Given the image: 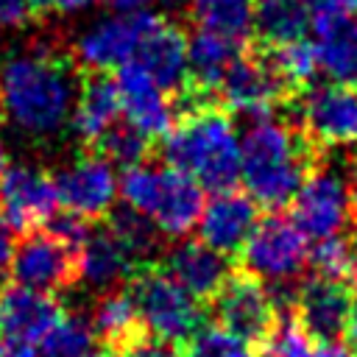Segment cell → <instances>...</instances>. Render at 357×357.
Listing matches in <instances>:
<instances>
[{"instance_id":"13","label":"cell","mask_w":357,"mask_h":357,"mask_svg":"<svg viewBox=\"0 0 357 357\" xmlns=\"http://www.w3.org/2000/svg\"><path fill=\"white\" fill-rule=\"evenodd\" d=\"M59 209L56 181L47 170L31 162L6 165L0 173V212L17 229L45 226V220Z\"/></svg>"},{"instance_id":"15","label":"cell","mask_w":357,"mask_h":357,"mask_svg":"<svg viewBox=\"0 0 357 357\" xmlns=\"http://www.w3.org/2000/svg\"><path fill=\"white\" fill-rule=\"evenodd\" d=\"M151 14L137 11V14H112L106 20L92 22L84 28L75 39V61L86 70H117L120 64L134 59L139 33L145 31Z\"/></svg>"},{"instance_id":"31","label":"cell","mask_w":357,"mask_h":357,"mask_svg":"<svg viewBox=\"0 0 357 357\" xmlns=\"http://www.w3.org/2000/svg\"><path fill=\"white\" fill-rule=\"evenodd\" d=\"M310 265L324 279L346 282L349 276L357 273V248H354V243H346L340 234L315 240V248L310 251Z\"/></svg>"},{"instance_id":"41","label":"cell","mask_w":357,"mask_h":357,"mask_svg":"<svg viewBox=\"0 0 357 357\" xmlns=\"http://www.w3.org/2000/svg\"><path fill=\"white\" fill-rule=\"evenodd\" d=\"M304 6L310 8L312 17H324V14H332V11H340V0H304Z\"/></svg>"},{"instance_id":"32","label":"cell","mask_w":357,"mask_h":357,"mask_svg":"<svg viewBox=\"0 0 357 357\" xmlns=\"http://www.w3.org/2000/svg\"><path fill=\"white\" fill-rule=\"evenodd\" d=\"M265 351L268 357H312L315 346L301 324L284 321V324H273V329L268 332Z\"/></svg>"},{"instance_id":"36","label":"cell","mask_w":357,"mask_h":357,"mask_svg":"<svg viewBox=\"0 0 357 357\" xmlns=\"http://www.w3.org/2000/svg\"><path fill=\"white\" fill-rule=\"evenodd\" d=\"M31 17V0H0V28H22Z\"/></svg>"},{"instance_id":"22","label":"cell","mask_w":357,"mask_h":357,"mask_svg":"<svg viewBox=\"0 0 357 357\" xmlns=\"http://www.w3.org/2000/svg\"><path fill=\"white\" fill-rule=\"evenodd\" d=\"M318 70L337 84H357V17L346 8L312 17Z\"/></svg>"},{"instance_id":"37","label":"cell","mask_w":357,"mask_h":357,"mask_svg":"<svg viewBox=\"0 0 357 357\" xmlns=\"http://www.w3.org/2000/svg\"><path fill=\"white\" fill-rule=\"evenodd\" d=\"M312 357H357V351L349 343H340L337 337H332V340H321L315 346V354Z\"/></svg>"},{"instance_id":"14","label":"cell","mask_w":357,"mask_h":357,"mask_svg":"<svg viewBox=\"0 0 357 357\" xmlns=\"http://www.w3.org/2000/svg\"><path fill=\"white\" fill-rule=\"evenodd\" d=\"M215 89L229 112L259 117L268 114L290 86L276 75L268 56H237Z\"/></svg>"},{"instance_id":"26","label":"cell","mask_w":357,"mask_h":357,"mask_svg":"<svg viewBox=\"0 0 357 357\" xmlns=\"http://www.w3.org/2000/svg\"><path fill=\"white\" fill-rule=\"evenodd\" d=\"M92 326H95V335L106 340L109 349L120 346L128 335H134L139 329V318H137V307H134V298L128 290H123L120 284L117 287H109L100 293V298L95 301V310H92Z\"/></svg>"},{"instance_id":"1","label":"cell","mask_w":357,"mask_h":357,"mask_svg":"<svg viewBox=\"0 0 357 357\" xmlns=\"http://www.w3.org/2000/svg\"><path fill=\"white\" fill-rule=\"evenodd\" d=\"M78 70L53 45H31L0 61V114L31 139H53L70 126Z\"/></svg>"},{"instance_id":"6","label":"cell","mask_w":357,"mask_h":357,"mask_svg":"<svg viewBox=\"0 0 357 357\" xmlns=\"http://www.w3.org/2000/svg\"><path fill=\"white\" fill-rule=\"evenodd\" d=\"M240 259L245 273L265 284L298 282L310 262V237L293 218L271 215L257 220L240 248Z\"/></svg>"},{"instance_id":"23","label":"cell","mask_w":357,"mask_h":357,"mask_svg":"<svg viewBox=\"0 0 357 357\" xmlns=\"http://www.w3.org/2000/svg\"><path fill=\"white\" fill-rule=\"evenodd\" d=\"M167 273L198 301L215 298L223 282L231 276L226 254L215 251L204 240H181L167 251Z\"/></svg>"},{"instance_id":"35","label":"cell","mask_w":357,"mask_h":357,"mask_svg":"<svg viewBox=\"0 0 357 357\" xmlns=\"http://www.w3.org/2000/svg\"><path fill=\"white\" fill-rule=\"evenodd\" d=\"M14 254H17V226L0 212V284L11 273Z\"/></svg>"},{"instance_id":"11","label":"cell","mask_w":357,"mask_h":357,"mask_svg":"<svg viewBox=\"0 0 357 357\" xmlns=\"http://www.w3.org/2000/svg\"><path fill=\"white\" fill-rule=\"evenodd\" d=\"M78 245L67 243L47 226L39 231H28L25 240L17 243L11 276L17 284L42 293L67 290L73 282H78Z\"/></svg>"},{"instance_id":"7","label":"cell","mask_w":357,"mask_h":357,"mask_svg":"<svg viewBox=\"0 0 357 357\" xmlns=\"http://www.w3.org/2000/svg\"><path fill=\"white\" fill-rule=\"evenodd\" d=\"M354 212L349 167L337 162L310 170L293 195V220L310 240H326L346 231Z\"/></svg>"},{"instance_id":"19","label":"cell","mask_w":357,"mask_h":357,"mask_svg":"<svg viewBox=\"0 0 357 357\" xmlns=\"http://www.w3.org/2000/svg\"><path fill=\"white\" fill-rule=\"evenodd\" d=\"M142 262L123 243V237L106 223L100 229H89L78 254V279L95 290L117 287L123 279H131Z\"/></svg>"},{"instance_id":"20","label":"cell","mask_w":357,"mask_h":357,"mask_svg":"<svg viewBox=\"0 0 357 357\" xmlns=\"http://www.w3.org/2000/svg\"><path fill=\"white\" fill-rule=\"evenodd\" d=\"M123 106H120V92L117 81L109 78L103 70H89L81 75L73 114H70V128L84 145H95L112 126L120 123Z\"/></svg>"},{"instance_id":"34","label":"cell","mask_w":357,"mask_h":357,"mask_svg":"<svg viewBox=\"0 0 357 357\" xmlns=\"http://www.w3.org/2000/svg\"><path fill=\"white\" fill-rule=\"evenodd\" d=\"M178 346L181 343H176L170 337H162L148 329H137L120 346H114V351H117V357H181Z\"/></svg>"},{"instance_id":"40","label":"cell","mask_w":357,"mask_h":357,"mask_svg":"<svg viewBox=\"0 0 357 357\" xmlns=\"http://www.w3.org/2000/svg\"><path fill=\"white\" fill-rule=\"evenodd\" d=\"M343 335H346V343L357 351V298H354V301H351V307H349V318H346Z\"/></svg>"},{"instance_id":"48","label":"cell","mask_w":357,"mask_h":357,"mask_svg":"<svg viewBox=\"0 0 357 357\" xmlns=\"http://www.w3.org/2000/svg\"><path fill=\"white\" fill-rule=\"evenodd\" d=\"M243 357H251V354H248V351H245V354H243Z\"/></svg>"},{"instance_id":"45","label":"cell","mask_w":357,"mask_h":357,"mask_svg":"<svg viewBox=\"0 0 357 357\" xmlns=\"http://www.w3.org/2000/svg\"><path fill=\"white\" fill-rule=\"evenodd\" d=\"M340 6H343L346 11H357V0H340Z\"/></svg>"},{"instance_id":"17","label":"cell","mask_w":357,"mask_h":357,"mask_svg":"<svg viewBox=\"0 0 357 357\" xmlns=\"http://www.w3.org/2000/svg\"><path fill=\"white\" fill-rule=\"evenodd\" d=\"M117 92L123 117L148 139L165 137L167 128L176 123L173 100L165 86H159L137 61H126L117 67Z\"/></svg>"},{"instance_id":"27","label":"cell","mask_w":357,"mask_h":357,"mask_svg":"<svg viewBox=\"0 0 357 357\" xmlns=\"http://www.w3.org/2000/svg\"><path fill=\"white\" fill-rule=\"evenodd\" d=\"M95 326L81 312H64L39 343V357H84L95 349Z\"/></svg>"},{"instance_id":"28","label":"cell","mask_w":357,"mask_h":357,"mask_svg":"<svg viewBox=\"0 0 357 357\" xmlns=\"http://www.w3.org/2000/svg\"><path fill=\"white\" fill-rule=\"evenodd\" d=\"M268 61H271V67L276 70V75L290 89L307 86L312 81V75L318 73L315 47L310 42H304V39H296V42H287V45H279V47H271Z\"/></svg>"},{"instance_id":"46","label":"cell","mask_w":357,"mask_h":357,"mask_svg":"<svg viewBox=\"0 0 357 357\" xmlns=\"http://www.w3.org/2000/svg\"><path fill=\"white\" fill-rule=\"evenodd\" d=\"M84 357H114V354H109V351H95V349H92V351L84 354Z\"/></svg>"},{"instance_id":"4","label":"cell","mask_w":357,"mask_h":357,"mask_svg":"<svg viewBox=\"0 0 357 357\" xmlns=\"http://www.w3.org/2000/svg\"><path fill=\"white\" fill-rule=\"evenodd\" d=\"M120 198L142 212L162 237H187L204 209V187L176 165H131L120 176Z\"/></svg>"},{"instance_id":"38","label":"cell","mask_w":357,"mask_h":357,"mask_svg":"<svg viewBox=\"0 0 357 357\" xmlns=\"http://www.w3.org/2000/svg\"><path fill=\"white\" fill-rule=\"evenodd\" d=\"M98 0H56L53 3V14L59 17H73V14H84L95 6Z\"/></svg>"},{"instance_id":"21","label":"cell","mask_w":357,"mask_h":357,"mask_svg":"<svg viewBox=\"0 0 357 357\" xmlns=\"http://www.w3.org/2000/svg\"><path fill=\"white\" fill-rule=\"evenodd\" d=\"M351 301L354 298H351L346 282L315 276L312 282L298 284V296H296L293 310H298V324L304 326V332L310 337L332 340V337L343 335Z\"/></svg>"},{"instance_id":"5","label":"cell","mask_w":357,"mask_h":357,"mask_svg":"<svg viewBox=\"0 0 357 357\" xmlns=\"http://www.w3.org/2000/svg\"><path fill=\"white\" fill-rule=\"evenodd\" d=\"M128 293L137 307V318L148 332L190 343L201 326L198 298L190 296L167 271L139 268L131 276Z\"/></svg>"},{"instance_id":"12","label":"cell","mask_w":357,"mask_h":357,"mask_svg":"<svg viewBox=\"0 0 357 357\" xmlns=\"http://www.w3.org/2000/svg\"><path fill=\"white\" fill-rule=\"evenodd\" d=\"M218 324L243 343H259L273 329L276 307L268 287L254 276H229L215 293Z\"/></svg>"},{"instance_id":"42","label":"cell","mask_w":357,"mask_h":357,"mask_svg":"<svg viewBox=\"0 0 357 357\" xmlns=\"http://www.w3.org/2000/svg\"><path fill=\"white\" fill-rule=\"evenodd\" d=\"M53 3L56 0H31L33 14H53Z\"/></svg>"},{"instance_id":"2","label":"cell","mask_w":357,"mask_h":357,"mask_svg":"<svg viewBox=\"0 0 357 357\" xmlns=\"http://www.w3.org/2000/svg\"><path fill=\"white\" fill-rule=\"evenodd\" d=\"M310 165V139L279 117L259 114L240 137V178L259 206L279 209L290 204Z\"/></svg>"},{"instance_id":"47","label":"cell","mask_w":357,"mask_h":357,"mask_svg":"<svg viewBox=\"0 0 357 357\" xmlns=\"http://www.w3.org/2000/svg\"><path fill=\"white\" fill-rule=\"evenodd\" d=\"M354 248H357V226H354Z\"/></svg>"},{"instance_id":"44","label":"cell","mask_w":357,"mask_h":357,"mask_svg":"<svg viewBox=\"0 0 357 357\" xmlns=\"http://www.w3.org/2000/svg\"><path fill=\"white\" fill-rule=\"evenodd\" d=\"M6 167V142H3V134H0V173Z\"/></svg>"},{"instance_id":"16","label":"cell","mask_w":357,"mask_h":357,"mask_svg":"<svg viewBox=\"0 0 357 357\" xmlns=\"http://www.w3.org/2000/svg\"><path fill=\"white\" fill-rule=\"evenodd\" d=\"M187 39L190 36L176 22L151 14L145 31L139 33L131 61H137L167 92H181L190 84Z\"/></svg>"},{"instance_id":"8","label":"cell","mask_w":357,"mask_h":357,"mask_svg":"<svg viewBox=\"0 0 357 357\" xmlns=\"http://www.w3.org/2000/svg\"><path fill=\"white\" fill-rule=\"evenodd\" d=\"M53 181L59 192V206L86 220L109 215L120 195V178L114 173V165L98 148L67 159L53 173Z\"/></svg>"},{"instance_id":"9","label":"cell","mask_w":357,"mask_h":357,"mask_svg":"<svg viewBox=\"0 0 357 357\" xmlns=\"http://www.w3.org/2000/svg\"><path fill=\"white\" fill-rule=\"evenodd\" d=\"M59 315L50 293L0 284V357H39V343Z\"/></svg>"},{"instance_id":"43","label":"cell","mask_w":357,"mask_h":357,"mask_svg":"<svg viewBox=\"0 0 357 357\" xmlns=\"http://www.w3.org/2000/svg\"><path fill=\"white\" fill-rule=\"evenodd\" d=\"M349 181H351V195H354V204H357V156L349 165Z\"/></svg>"},{"instance_id":"24","label":"cell","mask_w":357,"mask_h":357,"mask_svg":"<svg viewBox=\"0 0 357 357\" xmlns=\"http://www.w3.org/2000/svg\"><path fill=\"white\" fill-rule=\"evenodd\" d=\"M237 56H240V39L198 25V31L187 39L190 84L212 92Z\"/></svg>"},{"instance_id":"30","label":"cell","mask_w":357,"mask_h":357,"mask_svg":"<svg viewBox=\"0 0 357 357\" xmlns=\"http://www.w3.org/2000/svg\"><path fill=\"white\" fill-rule=\"evenodd\" d=\"M148 137L145 134H139L134 126H128V123H117V126H112L92 148H98L114 167H131V165H139V162H145V156H148Z\"/></svg>"},{"instance_id":"33","label":"cell","mask_w":357,"mask_h":357,"mask_svg":"<svg viewBox=\"0 0 357 357\" xmlns=\"http://www.w3.org/2000/svg\"><path fill=\"white\" fill-rule=\"evenodd\" d=\"M245 351L248 349H245L243 340L229 335L223 326H215V329L195 332V337L190 340L187 354H181V357H243Z\"/></svg>"},{"instance_id":"3","label":"cell","mask_w":357,"mask_h":357,"mask_svg":"<svg viewBox=\"0 0 357 357\" xmlns=\"http://www.w3.org/2000/svg\"><path fill=\"white\" fill-rule=\"evenodd\" d=\"M162 156L212 192L231 190L240 178V134L212 100L181 109L162 139Z\"/></svg>"},{"instance_id":"29","label":"cell","mask_w":357,"mask_h":357,"mask_svg":"<svg viewBox=\"0 0 357 357\" xmlns=\"http://www.w3.org/2000/svg\"><path fill=\"white\" fill-rule=\"evenodd\" d=\"M106 223L123 237V243L137 254V259H139L142 265L156 254L162 231H159L142 212H137V209H131V206L123 204V209H112V212H109V220H106Z\"/></svg>"},{"instance_id":"25","label":"cell","mask_w":357,"mask_h":357,"mask_svg":"<svg viewBox=\"0 0 357 357\" xmlns=\"http://www.w3.org/2000/svg\"><path fill=\"white\" fill-rule=\"evenodd\" d=\"M310 25L312 20L304 0H251V31L268 47L304 39Z\"/></svg>"},{"instance_id":"39","label":"cell","mask_w":357,"mask_h":357,"mask_svg":"<svg viewBox=\"0 0 357 357\" xmlns=\"http://www.w3.org/2000/svg\"><path fill=\"white\" fill-rule=\"evenodd\" d=\"M156 0H106V6L117 14H137V11H148Z\"/></svg>"},{"instance_id":"18","label":"cell","mask_w":357,"mask_h":357,"mask_svg":"<svg viewBox=\"0 0 357 357\" xmlns=\"http://www.w3.org/2000/svg\"><path fill=\"white\" fill-rule=\"evenodd\" d=\"M257 220H259L257 201L248 192H237L231 187V190L215 192L204 204L198 218V234L206 245L231 257V254H240Z\"/></svg>"},{"instance_id":"10","label":"cell","mask_w":357,"mask_h":357,"mask_svg":"<svg viewBox=\"0 0 357 357\" xmlns=\"http://www.w3.org/2000/svg\"><path fill=\"white\" fill-rule=\"evenodd\" d=\"M301 134L324 148L357 145V89L351 84L310 86L296 109Z\"/></svg>"}]
</instances>
